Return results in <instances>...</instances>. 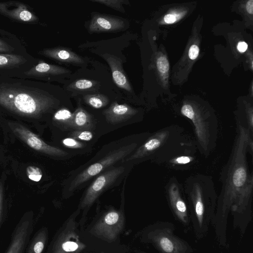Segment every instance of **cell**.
Instances as JSON below:
<instances>
[{
	"label": "cell",
	"mask_w": 253,
	"mask_h": 253,
	"mask_svg": "<svg viewBox=\"0 0 253 253\" xmlns=\"http://www.w3.org/2000/svg\"><path fill=\"white\" fill-rule=\"evenodd\" d=\"M3 199V187L2 184L0 183V225L1 220L2 204Z\"/></svg>",
	"instance_id": "836d02e7"
},
{
	"label": "cell",
	"mask_w": 253,
	"mask_h": 253,
	"mask_svg": "<svg viewBox=\"0 0 253 253\" xmlns=\"http://www.w3.org/2000/svg\"><path fill=\"white\" fill-rule=\"evenodd\" d=\"M137 112L136 109L127 104H120L114 102L103 111V114L108 123L116 124L128 120Z\"/></svg>",
	"instance_id": "ac0fdd59"
},
{
	"label": "cell",
	"mask_w": 253,
	"mask_h": 253,
	"mask_svg": "<svg viewBox=\"0 0 253 253\" xmlns=\"http://www.w3.org/2000/svg\"><path fill=\"white\" fill-rule=\"evenodd\" d=\"M102 56L111 68L113 79L116 84L120 88L131 92L132 89L124 73L121 60L118 57L109 54H105Z\"/></svg>",
	"instance_id": "d6986e66"
},
{
	"label": "cell",
	"mask_w": 253,
	"mask_h": 253,
	"mask_svg": "<svg viewBox=\"0 0 253 253\" xmlns=\"http://www.w3.org/2000/svg\"><path fill=\"white\" fill-rule=\"evenodd\" d=\"M246 9L247 12L250 14H253V0H250L248 1L246 4Z\"/></svg>",
	"instance_id": "d590c367"
},
{
	"label": "cell",
	"mask_w": 253,
	"mask_h": 253,
	"mask_svg": "<svg viewBox=\"0 0 253 253\" xmlns=\"http://www.w3.org/2000/svg\"><path fill=\"white\" fill-rule=\"evenodd\" d=\"M0 14L12 21L24 24H35L39 21L31 7L15 0L0 2Z\"/></svg>",
	"instance_id": "7c38bea8"
},
{
	"label": "cell",
	"mask_w": 253,
	"mask_h": 253,
	"mask_svg": "<svg viewBox=\"0 0 253 253\" xmlns=\"http://www.w3.org/2000/svg\"><path fill=\"white\" fill-rule=\"evenodd\" d=\"M187 149L183 153L172 158L167 162L174 166H182L191 164L195 160L193 156L190 155V153H187Z\"/></svg>",
	"instance_id": "d4e9b609"
},
{
	"label": "cell",
	"mask_w": 253,
	"mask_h": 253,
	"mask_svg": "<svg viewBox=\"0 0 253 253\" xmlns=\"http://www.w3.org/2000/svg\"><path fill=\"white\" fill-rule=\"evenodd\" d=\"M73 130H89L93 126L92 117L81 107L73 113Z\"/></svg>",
	"instance_id": "44dd1931"
},
{
	"label": "cell",
	"mask_w": 253,
	"mask_h": 253,
	"mask_svg": "<svg viewBox=\"0 0 253 253\" xmlns=\"http://www.w3.org/2000/svg\"><path fill=\"white\" fill-rule=\"evenodd\" d=\"M238 126L233 151L221 176L220 201L223 213L230 207L233 211L245 208L252 193L253 176L247 162L248 148L253 151L252 135L243 123H238Z\"/></svg>",
	"instance_id": "7a4b0ae2"
},
{
	"label": "cell",
	"mask_w": 253,
	"mask_h": 253,
	"mask_svg": "<svg viewBox=\"0 0 253 253\" xmlns=\"http://www.w3.org/2000/svg\"><path fill=\"white\" fill-rule=\"evenodd\" d=\"M9 126L13 132L31 148L45 154L64 157L68 153L64 150L46 143L39 136L25 126L17 123H10Z\"/></svg>",
	"instance_id": "8fae6325"
},
{
	"label": "cell",
	"mask_w": 253,
	"mask_h": 253,
	"mask_svg": "<svg viewBox=\"0 0 253 253\" xmlns=\"http://www.w3.org/2000/svg\"><path fill=\"white\" fill-rule=\"evenodd\" d=\"M182 188L175 179L170 180L167 186L170 207L177 217L182 222H188L187 209L182 198Z\"/></svg>",
	"instance_id": "9a60e30c"
},
{
	"label": "cell",
	"mask_w": 253,
	"mask_h": 253,
	"mask_svg": "<svg viewBox=\"0 0 253 253\" xmlns=\"http://www.w3.org/2000/svg\"><path fill=\"white\" fill-rule=\"evenodd\" d=\"M69 135L79 141H89L93 137V133L89 130H73Z\"/></svg>",
	"instance_id": "4316f807"
},
{
	"label": "cell",
	"mask_w": 253,
	"mask_h": 253,
	"mask_svg": "<svg viewBox=\"0 0 253 253\" xmlns=\"http://www.w3.org/2000/svg\"><path fill=\"white\" fill-rule=\"evenodd\" d=\"M80 210L73 213L64 222L54 242L51 253H80L86 245L80 239L76 217Z\"/></svg>",
	"instance_id": "8992f818"
},
{
	"label": "cell",
	"mask_w": 253,
	"mask_h": 253,
	"mask_svg": "<svg viewBox=\"0 0 253 253\" xmlns=\"http://www.w3.org/2000/svg\"><path fill=\"white\" fill-rule=\"evenodd\" d=\"M92 2L102 3L107 6L119 10L122 12H124V9L122 5L126 1L123 0H91Z\"/></svg>",
	"instance_id": "f1b7e54d"
},
{
	"label": "cell",
	"mask_w": 253,
	"mask_h": 253,
	"mask_svg": "<svg viewBox=\"0 0 253 253\" xmlns=\"http://www.w3.org/2000/svg\"><path fill=\"white\" fill-rule=\"evenodd\" d=\"M28 52L21 41L10 33L7 36H0V53L20 54Z\"/></svg>",
	"instance_id": "ffe728a7"
},
{
	"label": "cell",
	"mask_w": 253,
	"mask_h": 253,
	"mask_svg": "<svg viewBox=\"0 0 253 253\" xmlns=\"http://www.w3.org/2000/svg\"><path fill=\"white\" fill-rule=\"evenodd\" d=\"M125 22L122 19L107 15L96 14L92 18L88 26L90 33L114 32L125 28Z\"/></svg>",
	"instance_id": "2e32d148"
},
{
	"label": "cell",
	"mask_w": 253,
	"mask_h": 253,
	"mask_svg": "<svg viewBox=\"0 0 253 253\" xmlns=\"http://www.w3.org/2000/svg\"><path fill=\"white\" fill-rule=\"evenodd\" d=\"M137 146L136 143L124 145L113 150L101 159L96 161L78 173L71 181L68 191L72 192L90 179L98 175L117 162L130 155Z\"/></svg>",
	"instance_id": "277c9868"
},
{
	"label": "cell",
	"mask_w": 253,
	"mask_h": 253,
	"mask_svg": "<svg viewBox=\"0 0 253 253\" xmlns=\"http://www.w3.org/2000/svg\"><path fill=\"white\" fill-rule=\"evenodd\" d=\"M148 238L162 253H187L189 247L175 236L170 229L159 228L151 231Z\"/></svg>",
	"instance_id": "30bf717a"
},
{
	"label": "cell",
	"mask_w": 253,
	"mask_h": 253,
	"mask_svg": "<svg viewBox=\"0 0 253 253\" xmlns=\"http://www.w3.org/2000/svg\"><path fill=\"white\" fill-rule=\"evenodd\" d=\"M177 19V17L173 14H167L164 17V21L167 23L171 24L174 23Z\"/></svg>",
	"instance_id": "d6a6232c"
},
{
	"label": "cell",
	"mask_w": 253,
	"mask_h": 253,
	"mask_svg": "<svg viewBox=\"0 0 253 253\" xmlns=\"http://www.w3.org/2000/svg\"><path fill=\"white\" fill-rule=\"evenodd\" d=\"M181 113L192 121L202 152L205 155L209 154L215 145L217 133V123L210 122V120L203 117L189 104L182 106Z\"/></svg>",
	"instance_id": "5b68a950"
},
{
	"label": "cell",
	"mask_w": 253,
	"mask_h": 253,
	"mask_svg": "<svg viewBox=\"0 0 253 253\" xmlns=\"http://www.w3.org/2000/svg\"><path fill=\"white\" fill-rule=\"evenodd\" d=\"M32 217H23L14 230L9 248L6 253H24L33 231Z\"/></svg>",
	"instance_id": "4fadbf2b"
},
{
	"label": "cell",
	"mask_w": 253,
	"mask_h": 253,
	"mask_svg": "<svg viewBox=\"0 0 253 253\" xmlns=\"http://www.w3.org/2000/svg\"><path fill=\"white\" fill-rule=\"evenodd\" d=\"M39 54L50 59L74 64L84 63V59L79 55L63 47L46 48L40 50Z\"/></svg>",
	"instance_id": "e0dca14e"
},
{
	"label": "cell",
	"mask_w": 253,
	"mask_h": 253,
	"mask_svg": "<svg viewBox=\"0 0 253 253\" xmlns=\"http://www.w3.org/2000/svg\"><path fill=\"white\" fill-rule=\"evenodd\" d=\"M53 120L65 129H73V113L66 108L57 110L53 115Z\"/></svg>",
	"instance_id": "603a6c76"
},
{
	"label": "cell",
	"mask_w": 253,
	"mask_h": 253,
	"mask_svg": "<svg viewBox=\"0 0 253 253\" xmlns=\"http://www.w3.org/2000/svg\"><path fill=\"white\" fill-rule=\"evenodd\" d=\"M182 128L169 127L154 133L127 157L126 161L152 157L157 162L164 163L183 153L190 145L184 139Z\"/></svg>",
	"instance_id": "3957f363"
},
{
	"label": "cell",
	"mask_w": 253,
	"mask_h": 253,
	"mask_svg": "<svg viewBox=\"0 0 253 253\" xmlns=\"http://www.w3.org/2000/svg\"><path fill=\"white\" fill-rule=\"evenodd\" d=\"M47 240V230L42 227L29 242L26 253H42Z\"/></svg>",
	"instance_id": "7402d4cb"
},
{
	"label": "cell",
	"mask_w": 253,
	"mask_h": 253,
	"mask_svg": "<svg viewBox=\"0 0 253 253\" xmlns=\"http://www.w3.org/2000/svg\"><path fill=\"white\" fill-rule=\"evenodd\" d=\"M125 217L121 210H110L104 213L91 229L94 236L109 241L117 239L122 231Z\"/></svg>",
	"instance_id": "ba28073f"
},
{
	"label": "cell",
	"mask_w": 253,
	"mask_h": 253,
	"mask_svg": "<svg viewBox=\"0 0 253 253\" xmlns=\"http://www.w3.org/2000/svg\"><path fill=\"white\" fill-rule=\"evenodd\" d=\"M62 143L65 147L71 149H80L84 146V143L71 137L63 139Z\"/></svg>",
	"instance_id": "4dcf8cb0"
},
{
	"label": "cell",
	"mask_w": 253,
	"mask_h": 253,
	"mask_svg": "<svg viewBox=\"0 0 253 253\" xmlns=\"http://www.w3.org/2000/svg\"><path fill=\"white\" fill-rule=\"evenodd\" d=\"M28 52L20 54L0 53V76L19 78L38 62Z\"/></svg>",
	"instance_id": "9c48e42d"
},
{
	"label": "cell",
	"mask_w": 253,
	"mask_h": 253,
	"mask_svg": "<svg viewBox=\"0 0 253 253\" xmlns=\"http://www.w3.org/2000/svg\"><path fill=\"white\" fill-rule=\"evenodd\" d=\"M126 169L125 166L111 167L98 174L85 191L80 208H89L104 192L116 183Z\"/></svg>",
	"instance_id": "52a82bcc"
},
{
	"label": "cell",
	"mask_w": 253,
	"mask_h": 253,
	"mask_svg": "<svg viewBox=\"0 0 253 253\" xmlns=\"http://www.w3.org/2000/svg\"><path fill=\"white\" fill-rule=\"evenodd\" d=\"M199 53V47L195 44L192 45L189 50V57L192 60L195 59Z\"/></svg>",
	"instance_id": "1f68e13d"
},
{
	"label": "cell",
	"mask_w": 253,
	"mask_h": 253,
	"mask_svg": "<svg viewBox=\"0 0 253 253\" xmlns=\"http://www.w3.org/2000/svg\"><path fill=\"white\" fill-rule=\"evenodd\" d=\"M26 173L30 179L36 182L39 181L42 176L41 169L33 166H30L27 168Z\"/></svg>",
	"instance_id": "f546056e"
},
{
	"label": "cell",
	"mask_w": 253,
	"mask_h": 253,
	"mask_svg": "<svg viewBox=\"0 0 253 253\" xmlns=\"http://www.w3.org/2000/svg\"><path fill=\"white\" fill-rule=\"evenodd\" d=\"M51 85L38 80L0 76V110L39 118L56 106Z\"/></svg>",
	"instance_id": "6da1fadb"
},
{
	"label": "cell",
	"mask_w": 253,
	"mask_h": 253,
	"mask_svg": "<svg viewBox=\"0 0 253 253\" xmlns=\"http://www.w3.org/2000/svg\"><path fill=\"white\" fill-rule=\"evenodd\" d=\"M248 48V44L244 42H240L237 45V49L240 52H245Z\"/></svg>",
	"instance_id": "e575fe53"
},
{
	"label": "cell",
	"mask_w": 253,
	"mask_h": 253,
	"mask_svg": "<svg viewBox=\"0 0 253 253\" xmlns=\"http://www.w3.org/2000/svg\"><path fill=\"white\" fill-rule=\"evenodd\" d=\"M69 71L63 67L49 64L39 59L35 66L24 73L19 78L48 81L54 80L56 77Z\"/></svg>",
	"instance_id": "5bb4252c"
},
{
	"label": "cell",
	"mask_w": 253,
	"mask_h": 253,
	"mask_svg": "<svg viewBox=\"0 0 253 253\" xmlns=\"http://www.w3.org/2000/svg\"><path fill=\"white\" fill-rule=\"evenodd\" d=\"M157 67L159 73L163 80H168L169 64L167 58L164 55H161L157 59Z\"/></svg>",
	"instance_id": "484cf974"
},
{
	"label": "cell",
	"mask_w": 253,
	"mask_h": 253,
	"mask_svg": "<svg viewBox=\"0 0 253 253\" xmlns=\"http://www.w3.org/2000/svg\"><path fill=\"white\" fill-rule=\"evenodd\" d=\"M96 84V82L87 79H80L76 81L71 84L70 87L78 90H85L92 87Z\"/></svg>",
	"instance_id": "83f0119b"
},
{
	"label": "cell",
	"mask_w": 253,
	"mask_h": 253,
	"mask_svg": "<svg viewBox=\"0 0 253 253\" xmlns=\"http://www.w3.org/2000/svg\"><path fill=\"white\" fill-rule=\"evenodd\" d=\"M84 102L88 105L96 109H99L107 105L108 98L102 94H87L83 96Z\"/></svg>",
	"instance_id": "cb8c5ba5"
}]
</instances>
